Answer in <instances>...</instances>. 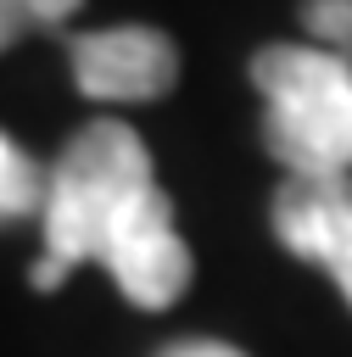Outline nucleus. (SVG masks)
<instances>
[{
	"label": "nucleus",
	"instance_id": "nucleus-1",
	"mask_svg": "<svg viewBox=\"0 0 352 357\" xmlns=\"http://www.w3.org/2000/svg\"><path fill=\"white\" fill-rule=\"evenodd\" d=\"M39 223L45 257L28 273L34 290H56L78 262H101L140 312H162L196 273L190 245L173 223V201L156 184L151 151L117 117H101L67 139V151L45 173Z\"/></svg>",
	"mask_w": 352,
	"mask_h": 357
},
{
	"label": "nucleus",
	"instance_id": "nucleus-2",
	"mask_svg": "<svg viewBox=\"0 0 352 357\" xmlns=\"http://www.w3.org/2000/svg\"><path fill=\"white\" fill-rule=\"evenodd\" d=\"M268 100L263 139L285 173H352V61L318 45H268L251 56Z\"/></svg>",
	"mask_w": 352,
	"mask_h": 357
},
{
	"label": "nucleus",
	"instance_id": "nucleus-3",
	"mask_svg": "<svg viewBox=\"0 0 352 357\" xmlns=\"http://www.w3.org/2000/svg\"><path fill=\"white\" fill-rule=\"evenodd\" d=\"M268 218L279 245L324 268L352 307V173H285Z\"/></svg>",
	"mask_w": 352,
	"mask_h": 357
},
{
	"label": "nucleus",
	"instance_id": "nucleus-4",
	"mask_svg": "<svg viewBox=\"0 0 352 357\" xmlns=\"http://www.w3.org/2000/svg\"><path fill=\"white\" fill-rule=\"evenodd\" d=\"M67 56H73V78L89 100H156L179 78L173 39L162 28H145V22L73 33Z\"/></svg>",
	"mask_w": 352,
	"mask_h": 357
},
{
	"label": "nucleus",
	"instance_id": "nucleus-5",
	"mask_svg": "<svg viewBox=\"0 0 352 357\" xmlns=\"http://www.w3.org/2000/svg\"><path fill=\"white\" fill-rule=\"evenodd\" d=\"M39 206H45V167L11 134H0V223L28 218Z\"/></svg>",
	"mask_w": 352,
	"mask_h": 357
},
{
	"label": "nucleus",
	"instance_id": "nucleus-6",
	"mask_svg": "<svg viewBox=\"0 0 352 357\" xmlns=\"http://www.w3.org/2000/svg\"><path fill=\"white\" fill-rule=\"evenodd\" d=\"M302 28L318 50L352 61V0H302Z\"/></svg>",
	"mask_w": 352,
	"mask_h": 357
},
{
	"label": "nucleus",
	"instance_id": "nucleus-7",
	"mask_svg": "<svg viewBox=\"0 0 352 357\" xmlns=\"http://www.w3.org/2000/svg\"><path fill=\"white\" fill-rule=\"evenodd\" d=\"M78 6H84V0H22L28 28H61V22H67Z\"/></svg>",
	"mask_w": 352,
	"mask_h": 357
},
{
	"label": "nucleus",
	"instance_id": "nucleus-8",
	"mask_svg": "<svg viewBox=\"0 0 352 357\" xmlns=\"http://www.w3.org/2000/svg\"><path fill=\"white\" fill-rule=\"evenodd\" d=\"M156 357H246V351H235L229 340H173Z\"/></svg>",
	"mask_w": 352,
	"mask_h": 357
},
{
	"label": "nucleus",
	"instance_id": "nucleus-9",
	"mask_svg": "<svg viewBox=\"0 0 352 357\" xmlns=\"http://www.w3.org/2000/svg\"><path fill=\"white\" fill-rule=\"evenodd\" d=\"M22 33H28V11H22V0H0V50H11Z\"/></svg>",
	"mask_w": 352,
	"mask_h": 357
}]
</instances>
